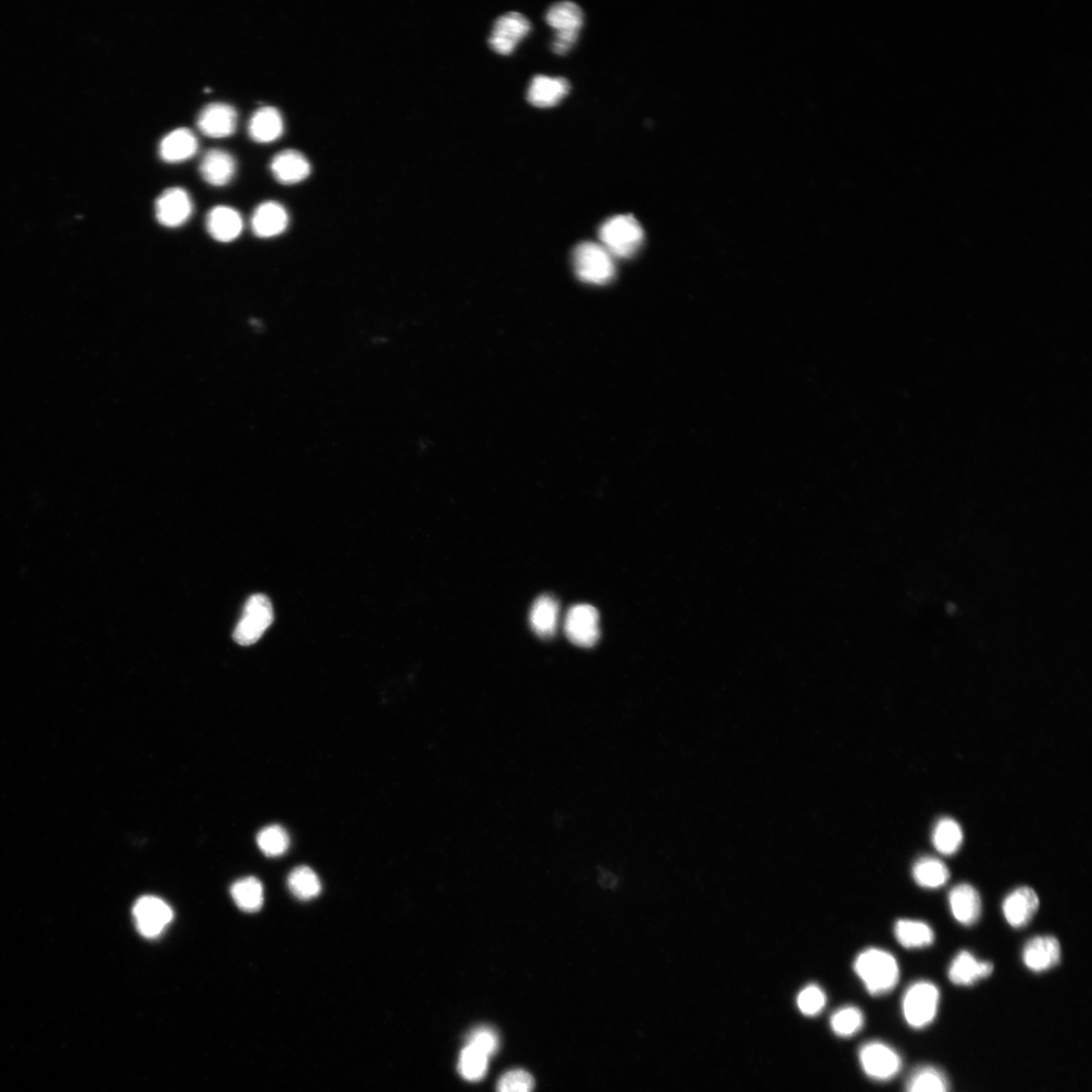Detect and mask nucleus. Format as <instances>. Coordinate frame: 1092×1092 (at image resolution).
Wrapping results in <instances>:
<instances>
[{"label":"nucleus","mask_w":1092,"mask_h":1092,"mask_svg":"<svg viewBox=\"0 0 1092 1092\" xmlns=\"http://www.w3.org/2000/svg\"><path fill=\"white\" fill-rule=\"evenodd\" d=\"M994 969L991 962L978 960L970 952L961 951L952 961L948 976L953 985L971 986L981 979L989 977Z\"/></svg>","instance_id":"nucleus-15"},{"label":"nucleus","mask_w":1092,"mask_h":1092,"mask_svg":"<svg viewBox=\"0 0 1092 1092\" xmlns=\"http://www.w3.org/2000/svg\"><path fill=\"white\" fill-rule=\"evenodd\" d=\"M950 871L944 862L934 857H922L912 868V877L918 886L927 889L942 887L949 881Z\"/></svg>","instance_id":"nucleus-26"},{"label":"nucleus","mask_w":1092,"mask_h":1092,"mask_svg":"<svg viewBox=\"0 0 1092 1092\" xmlns=\"http://www.w3.org/2000/svg\"><path fill=\"white\" fill-rule=\"evenodd\" d=\"M252 140L258 143H271L284 133V118L279 109L273 106L258 108L248 125Z\"/></svg>","instance_id":"nucleus-23"},{"label":"nucleus","mask_w":1092,"mask_h":1092,"mask_svg":"<svg viewBox=\"0 0 1092 1092\" xmlns=\"http://www.w3.org/2000/svg\"><path fill=\"white\" fill-rule=\"evenodd\" d=\"M206 230L218 242H232L243 230V220L235 208L217 206L206 216Z\"/></svg>","instance_id":"nucleus-18"},{"label":"nucleus","mask_w":1092,"mask_h":1092,"mask_svg":"<svg viewBox=\"0 0 1092 1092\" xmlns=\"http://www.w3.org/2000/svg\"><path fill=\"white\" fill-rule=\"evenodd\" d=\"M534 1079L524 1070L516 1069L504 1075L497 1085V1092H532Z\"/></svg>","instance_id":"nucleus-36"},{"label":"nucleus","mask_w":1092,"mask_h":1092,"mask_svg":"<svg viewBox=\"0 0 1092 1092\" xmlns=\"http://www.w3.org/2000/svg\"><path fill=\"white\" fill-rule=\"evenodd\" d=\"M466 1045H469L476 1050H479L489 1058L497 1053L500 1047V1039L497 1031L486 1026L475 1028L468 1036Z\"/></svg>","instance_id":"nucleus-34"},{"label":"nucleus","mask_w":1092,"mask_h":1092,"mask_svg":"<svg viewBox=\"0 0 1092 1092\" xmlns=\"http://www.w3.org/2000/svg\"><path fill=\"white\" fill-rule=\"evenodd\" d=\"M531 31L528 17L519 13H508L496 21L489 44L493 51L500 55H510L516 47Z\"/></svg>","instance_id":"nucleus-10"},{"label":"nucleus","mask_w":1092,"mask_h":1092,"mask_svg":"<svg viewBox=\"0 0 1092 1092\" xmlns=\"http://www.w3.org/2000/svg\"><path fill=\"white\" fill-rule=\"evenodd\" d=\"M564 631L568 639L578 647H594L600 638L598 611L591 605H575L565 618Z\"/></svg>","instance_id":"nucleus-9"},{"label":"nucleus","mask_w":1092,"mask_h":1092,"mask_svg":"<svg viewBox=\"0 0 1092 1092\" xmlns=\"http://www.w3.org/2000/svg\"><path fill=\"white\" fill-rule=\"evenodd\" d=\"M940 1004V991L930 981L913 983L902 998V1012L911 1028L923 1029L934 1021Z\"/></svg>","instance_id":"nucleus-3"},{"label":"nucleus","mask_w":1092,"mask_h":1092,"mask_svg":"<svg viewBox=\"0 0 1092 1092\" xmlns=\"http://www.w3.org/2000/svg\"><path fill=\"white\" fill-rule=\"evenodd\" d=\"M546 23L555 29L552 47L559 53H568L578 41L584 23L581 7L572 2L558 3L551 6L545 16Z\"/></svg>","instance_id":"nucleus-6"},{"label":"nucleus","mask_w":1092,"mask_h":1092,"mask_svg":"<svg viewBox=\"0 0 1092 1092\" xmlns=\"http://www.w3.org/2000/svg\"><path fill=\"white\" fill-rule=\"evenodd\" d=\"M1061 960V945L1053 936L1031 939L1022 950V961L1034 972H1045L1056 967Z\"/></svg>","instance_id":"nucleus-14"},{"label":"nucleus","mask_w":1092,"mask_h":1092,"mask_svg":"<svg viewBox=\"0 0 1092 1092\" xmlns=\"http://www.w3.org/2000/svg\"><path fill=\"white\" fill-rule=\"evenodd\" d=\"M599 237L605 250L613 257L629 258L640 250L644 232L632 215H619L601 226Z\"/></svg>","instance_id":"nucleus-2"},{"label":"nucleus","mask_w":1092,"mask_h":1092,"mask_svg":"<svg viewBox=\"0 0 1092 1092\" xmlns=\"http://www.w3.org/2000/svg\"><path fill=\"white\" fill-rule=\"evenodd\" d=\"M231 896L238 908L252 913L261 910L264 902L262 883L255 877L238 880L231 887Z\"/></svg>","instance_id":"nucleus-27"},{"label":"nucleus","mask_w":1092,"mask_h":1092,"mask_svg":"<svg viewBox=\"0 0 1092 1092\" xmlns=\"http://www.w3.org/2000/svg\"><path fill=\"white\" fill-rule=\"evenodd\" d=\"M289 225V215L285 208L276 202H265L256 207L251 218L254 234L261 238H272L282 234Z\"/></svg>","instance_id":"nucleus-20"},{"label":"nucleus","mask_w":1092,"mask_h":1092,"mask_svg":"<svg viewBox=\"0 0 1092 1092\" xmlns=\"http://www.w3.org/2000/svg\"><path fill=\"white\" fill-rule=\"evenodd\" d=\"M895 935L899 944L906 949L926 948L935 942V932L928 923L915 919L897 920Z\"/></svg>","instance_id":"nucleus-25"},{"label":"nucleus","mask_w":1092,"mask_h":1092,"mask_svg":"<svg viewBox=\"0 0 1092 1092\" xmlns=\"http://www.w3.org/2000/svg\"><path fill=\"white\" fill-rule=\"evenodd\" d=\"M274 613L270 598L255 594L248 599L243 617L234 632V641L240 645H251L260 641L273 622Z\"/></svg>","instance_id":"nucleus-5"},{"label":"nucleus","mask_w":1092,"mask_h":1092,"mask_svg":"<svg viewBox=\"0 0 1092 1092\" xmlns=\"http://www.w3.org/2000/svg\"><path fill=\"white\" fill-rule=\"evenodd\" d=\"M133 917L139 934L147 939H155L173 921V911L162 898L146 896L136 901Z\"/></svg>","instance_id":"nucleus-7"},{"label":"nucleus","mask_w":1092,"mask_h":1092,"mask_svg":"<svg viewBox=\"0 0 1092 1092\" xmlns=\"http://www.w3.org/2000/svg\"><path fill=\"white\" fill-rule=\"evenodd\" d=\"M864 1026L863 1012L856 1007L841 1008L830 1018V1027L840 1037L856 1035Z\"/></svg>","instance_id":"nucleus-33"},{"label":"nucleus","mask_w":1092,"mask_h":1092,"mask_svg":"<svg viewBox=\"0 0 1092 1092\" xmlns=\"http://www.w3.org/2000/svg\"><path fill=\"white\" fill-rule=\"evenodd\" d=\"M827 1004L825 992L818 986H808L797 997V1007L804 1016L816 1017Z\"/></svg>","instance_id":"nucleus-35"},{"label":"nucleus","mask_w":1092,"mask_h":1092,"mask_svg":"<svg viewBox=\"0 0 1092 1092\" xmlns=\"http://www.w3.org/2000/svg\"><path fill=\"white\" fill-rule=\"evenodd\" d=\"M258 847L267 857H280L290 848V836L280 826L263 829L257 836Z\"/></svg>","instance_id":"nucleus-32"},{"label":"nucleus","mask_w":1092,"mask_h":1092,"mask_svg":"<svg viewBox=\"0 0 1092 1092\" xmlns=\"http://www.w3.org/2000/svg\"><path fill=\"white\" fill-rule=\"evenodd\" d=\"M489 1057L469 1045H466L459 1059L461 1075L468 1081L475 1082L483 1079L488 1071Z\"/></svg>","instance_id":"nucleus-31"},{"label":"nucleus","mask_w":1092,"mask_h":1092,"mask_svg":"<svg viewBox=\"0 0 1092 1092\" xmlns=\"http://www.w3.org/2000/svg\"><path fill=\"white\" fill-rule=\"evenodd\" d=\"M860 1064L865 1074L878 1081L895 1078L902 1067L897 1052L882 1042H870L860 1049Z\"/></svg>","instance_id":"nucleus-8"},{"label":"nucleus","mask_w":1092,"mask_h":1092,"mask_svg":"<svg viewBox=\"0 0 1092 1092\" xmlns=\"http://www.w3.org/2000/svg\"><path fill=\"white\" fill-rule=\"evenodd\" d=\"M907 1092H949V1084L941 1070L932 1066H921L909 1076Z\"/></svg>","instance_id":"nucleus-29"},{"label":"nucleus","mask_w":1092,"mask_h":1092,"mask_svg":"<svg viewBox=\"0 0 1092 1092\" xmlns=\"http://www.w3.org/2000/svg\"><path fill=\"white\" fill-rule=\"evenodd\" d=\"M931 840L932 845L942 855L952 856L960 850L964 835L955 819L944 818L937 822Z\"/></svg>","instance_id":"nucleus-28"},{"label":"nucleus","mask_w":1092,"mask_h":1092,"mask_svg":"<svg viewBox=\"0 0 1092 1092\" xmlns=\"http://www.w3.org/2000/svg\"><path fill=\"white\" fill-rule=\"evenodd\" d=\"M196 124L201 132L207 137L231 136L237 127V112L230 105L212 103L202 109Z\"/></svg>","instance_id":"nucleus-13"},{"label":"nucleus","mask_w":1092,"mask_h":1092,"mask_svg":"<svg viewBox=\"0 0 1092 1092\" xmlns=\"http://www.w3.org/2000/svg\"><path fill=\"white\" fill-rule=\"evenodd\" d=\"M197 138L190 128H178L163 137L159 144V155L164 162L176 163L187 161L197 151Z\"/></svg>","instance_id":"nucleus-22"},{"label":"nucleus","mask_w":1092,"mask_h":1092,"mask_svg":"<svg viewBox=\"0 0 1092 1092\" xmlns=\"http://www.w3.org/2000/svg\"><path fill=\"white\" fill-rule=\"evenodd\" d=\"M271 168L275 180L287 185L299 184L311 173L309 161L296 150L277 153L273 159Z\"/></svg>","instance_id":"nucleus-19"},{"label":"nucleus","mask_w":1092,"mask_h":1092,"mask_svg":"<svg viewBox=\"0 0 1092 1092\" xmlns=\"http://www.w3.org/2000/svg\"><path fill=\"white\" fill-rule=\"evenodd\" d=\"M571 85L563 77L536 75L529 85L528 101L536 107H552L559 105L570 93Z\"/></svg>","instance_id":"nucleus-17"},{"label":"nucleus","mask_w":1092,"mask_h":1092,"mask_svg":"<svg viewBox=\"0 0 1092 1092\" xmlns=\"http://www.w3.org/2000/svg\"><path fill=\"white\" fill-rule=\"evenodd\" d=\"M559 604L550 595H542L535 600L530 611L531 628L539 637L550 639L557 631Z\"/></svg>","instance_id":"nucleus-24"},{"label":"nucleus","mask_w":1092,"mask_h":1092,"mask_svg":"<svg viewBox=\"0 0 1092 1092\" xmlns=\"http://www.w3.org/2000/svg\"><path fill=\"white\" fill-rule=\"evenodd\" d=\"M949 903L953 917L963 926H973L981 916L982 903L976 888L961 883L949 893Z\"/></svg>","instance_id":"nucleus-16"},{"label":"nucleus","mask_w":1092,"mask_h":1092,"mask_svg":"<svg viewBox=\"0 0 1092 1092\" xmlns=\"http://www.w3.org/2000/svg\"><path fill=\"white\" fill-rule=\"evenodd\" d=\"M194 211L192 197L183 187L167 188L155 204V214L159 223L174 228L184 225Z\"/></svg>","instance_id":"nucleus-11"},{"label":"nucleus","mask_w":1092,"mask_h":1092,"mask_svg":"<svg viewBox=\"0 0 1092 1092\" xmlns=\"http://www.w3.org/2000/svg\"><path fill=\"white\" fill-rule=\"evenodd\" d=\"M1040 908L1037 892L1028 886H1021L1009 895L1002 903V911L1008 925L1015 929L1024 928L1034 919Z\"/></svg>","instance_id":"nucleus-12"},{"label":"nucleus","mask_w":1092,"mask_h":1092,"mask_svg":"<svg viewBox=\"0 0 1092 1092\" xmlns=\"http://www.w3.org/2000/svg\"><path fill=\"white\" fill-rule=\"evenodd\" d=\"M287 886L293 895L301 900L316 898L322 891L319 877L310 867L306 866L294 869L287 878Z\"/></svg>","instance_id":"nucleus-30"},{"label":"nucleus","mask_w":1092,"mask_h":1092,"mask_svg":"<svg viewBox=\"0 0 1092 1092\" xmlns=\"http://www.w3.org/2000/svg\"><path fill=\"white\" fill-rule=\"evenodd\" d=\"M575 273L585 283L605 284L615 276L613 256L602 244L584 242L574 252Z\"/></svg>","instance_id":"nucleus-4"},{"label":"nucleus","mask_w":1092,"mask_h":1092,"mask_svg":"<svg viewBox=\"0 0 1092 1092\" xmlns=\"http://www.w3.org/2000/svg\"><path fill=\"white\" fill-rule=\"evenodd\" d=\"M200 173L208 184L226 185L233 180L235 175V159L222 149H211L202 158Z\"/></svg>","instance_id":"nucleus-21"},{"label":"nucleus","mask_w":1092,"mask_h":1092,"mask_svg":"<svg viewBox=\"0 0 1092 1092\" xmlns=\"http://www.w3.org/2000/svg\"><path fill=\"white\" fill-rule=\"evenodd\" d=\"M853 970L872 996H883L895 989L899 981L897 960L890 953L871 948L859 954Z\"/></svg>","instance_id":"nucleus-1"}]
</instances>
